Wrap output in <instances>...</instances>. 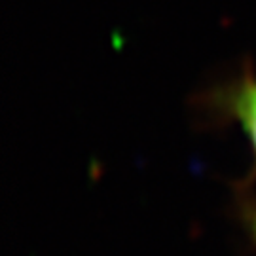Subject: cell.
I'll list each match as a JSON object with an SVG mask.
<instances>
[{"label": "cell", "instance_id": "1", "mask_svg": "<svg viewBox=\"0 0 256 256\" xmlns=\"http://www.w3.org/2000/svg\"><path fill=\"white\" fill-rule=\"evenodd\" d=\"M210 104L216 114L234 122L241 129L256 162V74L252 70L239 74L214 92Z\"/></svg>", "mask_w": 256, "mask_h": 256}, {"label": "cell", "instance_id": "2", "mask_svg": "<svg viewBox=\"0 0 256 256\" xmlns=\"http://www.w3.org/2000/svg\"><path fill=\"white\" fill-rule=\"evenodd\" d=\"M241 220H243L247 236L256 250V198L241 203Z\"/></svg>", "mask_w": 256, "mask_h": 256}]
</instances>
